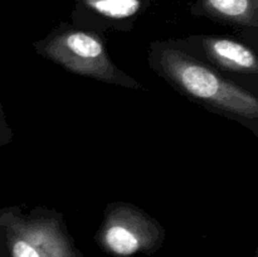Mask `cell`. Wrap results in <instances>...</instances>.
Masks as SVG:
<instances>
[{
  "mask_svg": "<svg viewBox=\"0 0 258 257\" xmlns=\"http://www.w3.org/2000/svg\"><path fill=\"white\" fill-rule=\"evenodd\" d=\"M148 63L159 77L189 101L242 123L258 136L257 96L186 52L176 40L150 43Z\"/></svg>",
  "mask_w": 258,
  "mask_h": 257,
  "instance_id": "cell-1",
  "label": "cell"
},
{
  "mask_svg": "<svg viewBox=\"0 0 258 257\" xmlns=\"http://www.w3.org/2000/svg\"><path fill=\"white\" fill-rule=\"evenodd\" d=\"M33 48L45 59L67 72L103 83L136 91H146L139 81L123 72L108 54L105 34L62 22Z\"/></svg>",
  "mask_w": 258,
  "mask_h": 257,
  "instance_id": "cell-2",
  "label": "cell"
},
{
  "mask_svg": "<svg viewBox=\"0 0 258 257\" xmlns=\"http://www.w3.org/2000/svg\"><path fill=\"white\" fill-rule=\"evenodd\" d=\"M0 257H85L55 209L0 208Z\"/></svg>",
  "mask_w": 258,
  "mask_h": 257,
  "instance_id": "cell-3",
  "label": "cell"
},
{
  "mask_svg": "<svg viewBox=\"0 0 258 257\" xmlns=\"http://www.w3.org/2000/svg\"><path fill=\"white\" fill-rule=\"evenodd\" d=\"M154 3L155 0H76L71 23L101 34L131 32Z\"/></svg>",
  "mask_w": 258,
  "mask_h": 257,
  "instance_id": "cell-5",
  "label": "cell"
},
{
  "mask_svg": "<svg viewBox=\"0 0 258 257\" xmlns=\"http://www.w3.org/2000/svg\"><path fill=\"white\" fill-rule=\"evenodd\" d=\"M194 17L242 29L258 28V0H189Z\"/></svg>",
  "mask_w": 258,
  "mask_h": 257,
  "instance_id": "cell-7",
  "label": "cell"
},
{
  "mask_svg": "<svg viewBox=\"0 0 258 257\" xmlns=\"http://www.w3.org/2000/svg\"><path fill=\"white\" fill-rule=\"evenodd\" d=\"M190 54L201 53L217 70L237 75L257 76L258 60L254 50L244 43L226 35H190L176 40Z\"/></svg>",
  "mask_w": 258,
  "mask_h": 257,
  "instance_id": "cell-6",
  "label": "cell"
},
{
  "mask_svg": "<svg viewBox=\"0 0 258 257\" xmlns=\"http://www.w3.org/2000/svg\"><path fill=\"white\" fill-rule=\"evenodd\" d=\"M166 231L163 224L139 207L126 202H111L103 209V219L95 242L111 257L151 256L163 247Z\"/></svg>",
  "mask_w": 258,
  "mask_h": 257,
  "instance_id": "cell-4",
  "label": "cell"
},
{
  "mask_svg": "<svg viewBox=\"0 0 258 257\" xmlns=\"http://www.w3.org/2000/svg\"><path fill=\"white\" fill-rule=\"evenodd\" d=\"M13 136H14V134H13L10 125L8 123L4 107H3L2 102H0V146L9 144L13 140Z\"/></svg>",
  "mask_w": 258,
  "mask_h": 257,
  "instance_id": "cell-8",
  "label": "cell"
}]
</instances>
